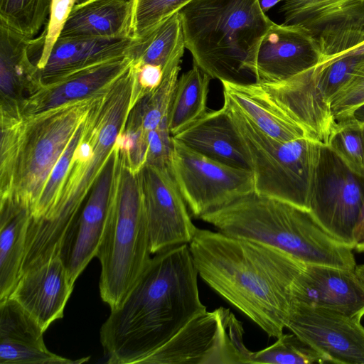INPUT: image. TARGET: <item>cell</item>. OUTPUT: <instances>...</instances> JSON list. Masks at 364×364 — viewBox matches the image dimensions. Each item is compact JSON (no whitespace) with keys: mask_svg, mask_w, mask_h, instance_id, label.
<instances>
[{"mask_svg":"<svg viewBox=\"0 0 364 364\" xmlns=\"http://www.w3.org/2000/svg\"><path fill=\"white\" fill-rule=\"evenodd\" d=\"M198 276L189 244L155 254L100 328L107 363H141L205 311L199 296Z\"/></svg>","mask_w":364,"mask_h":364,"instance_id":"1","label":"cell"},{"mask_svg":"<svg viewBox=\"0 0 364 364\" xmlns=\"http://www.w3.org/2000/svg\"><path fill=\"white\" fill-rule=\"evenodd\" d=\"M189 247L198 276L269 337L284 333L292 285L306 263L274 247L197 230Z\"/></svg>","mask_w":364,"mask_h":364,"instance_id":"2","label":"cell"},{"mask_svg":"<svg viewBox=\"0 0 364 364\" xmlns=\"http://www.w3.org/2000/svg\"><path fill=\"white\" fill-rule=\"evenodd\" d=\"M199 219L222 234L274 247L306 264L356 267L353 249L328 233L309 210L255 191Z\"/></svg>","mask_w":364,"mask_h":364,"instance_id":"3","label":"cell"},{"mask_svg":"<svg viewBox=\"0 0 364 364\" xmlns=\"http://www.w3.org/2000/svg\"><path fill=\"white\" fill-rule=\"evenodd\" d=\"M97 93L24 118L1 110V201L31 212Z\"/></svg>","mask_w":364,"mask_h":364,"instance_id":"4","label":"cell"},{"mask_svg":"<svg viewBox=\"0 0 364 364\" xmlns=\"http://www.w3.org/2000/svg\"><path fill=\"white\" fill-rule=\"evenodd\" d=\"M178 14L185 48L211 79L253 76L260 43L274 23L259 0H192Z\"/></svg>","mask_w":364,"mask_h":364,"instance_id":"5","label":"cell"},{"mask_svg":"<svg viewBox=\"0 0 364 364\" xmlns=\"http://www.w3.org/2000/svg\"><path fill=\"white\" fill-rule=\"evenodd\" d=\"M138 100L139 91L131 68L97 93L91 107L96 127L95 154L83 166L69 167L50 213L43 220L30 221L27 242L37 255L45 258L58 255L92 187L113 156L116 137L124 129Z\"/></svg>","mask_w":364,"mask_h":364,"instance_id":"6","label":"cell"},{"mask_svg":"<svg viewBox=\"0 0 364 364\" xmlns=\"http://www.w3.org/2000/svg\"><path fill=\"white\" fill-rule=\"evenodd\" d=\"M122 164L114 176L109 215L96 255L100 296L110 310L124 301L152 257L139 173Z\"/></svg>","mask_w":364,"mask_h":364,"instance_id":"7","label":"cell"},{"mask_svg":"<svg viewBox=\"0 0 364 364\" xmlns=\"http://www.w3.org/2000/svg\"><path fill=\"white\" fill-rule=\"evenodd\" d=\"M248 154L254 191L309 211L323 143L303 138L280 141L267 135L224 101Z\"/></svg>","mask_w":364,"mask_h":364,"instance_id":"8","label":"cell"},{"mask_svg":"<svg viewBox=\"0 0 364 364\" xmlns=\"http://www.w3.org/2000/svg\"><path fill=\"white\" fill-rule=\"evenodd\" d=\"M242 323L229 309L207 310L191 319L144 364L250 363Z\"/></svg>","mask_w":364,"mask_h":364,"instance_id":"9","label":"cell"},{"mask_svg":"<svg viewBox=\"0 0 364 364\" xmlns=\"http://www.w3.org/2000/svg\"><path fill=\"white\" fill-rule=\"evenodd\" d=\"M172 138L168 168L193 217L199 218L254 191L251 170L213 160Z\"/></svg>","mask_w":364,"mask_h":364,"instance_id":"10","label":"cell"},{"mask_svg":"<svg viewBox=\"0 0 364 364\" xmlns=\"http://www.w3.org/2000/svg\"><path fill=\"white\" fill-rule=\"evenodd\" d=\"M364 201V178L325 144L318 160L309 212L332 237L354 250V231Z\"/></svg>","mask_w":364,"mask_h":364,"instance_id":"11","label":"cell"},{"mask_svg":"<svg viewBox=\"0 0 364 364\" xmlns=\"http://www.w3.org/2000/svg\"><path fill=\"white\" fill-rule=\"evenodd\" d=\"M285 24L300 26L315 38L321 63L364 42V0H284Z\"/></svg>","mask_w":364,"mask_h":364,"instance_id":"12","label":"cell"},{"mask_svg":"<svg viewBox=\"0 0 364 364\" xmlns=\"http://www.w3.org/2000/svg\"><path fill=\"white\" fill-rule=\"evenodd\" d=\"M361 320L338 311L293 301L287 328L326 363L364 364Z\"/></svg>","mask_w":364,"mask_h":364,"instance_id":"13","label":"cell"},{"mask_svg":"<svg viewBox=\"0 0 364 364\" xmlns=\"http://www.w3.org/2000/svg\"><path fill=\"white\" fill-rule=\"evenodd\" d=\"M148 221L150 251L189 244L198 228L167 167L146 164L139 172Z\"/></svg>","mask_w":364,"mask_h":364,"instance_id":"14","label":"cell"},{"mask_svg":"<svg viewBox=\"0 0 364 364\" xmlns=\"http://www.w3.org/2000/svg\"><path fill=\"white\" fill-rule=\"evenodd\" d=\"M119 158L115 149L62 244L58 256L74 283L97 255L109 215L112 184Z\"/></svg>","mask_w":364,"mask_h":364,"instance_id":"15","label":"cell"},{"mask_svg":"<svg viewBox=\"0 0 364 364\" xmlns=\"http://www.w3.org/2000/svg\"><path fill=\"white\" fill-rule=\"evenodd\" d=\"M321 60L316 41L306 29L274 23L260 43L253 77L259 83L282 81L316 67Z\"/></svg>","mask_w":364,"mask_h":364,"instance_id":"16","label":"cell"},{"mask_svg":"<svg viewBox=\"0 0 364 364\" xmlns=\"http://www.w3.org/2000/svg\"><path fill=\"white\" fill-rule=\"evenodd\" d=\"M293 301L364 317V286L354 269L305 264L292 285Z\"/></svg>","mask_w":364,"mask_h":364,"instance_id":"17","label":"cell"},{"mask_svg":"<svg viewBox=\"0 0 364 364\" xmlns=\"http://www.w3.org/2000/svg\"><path fill=\"white\" fill-rule=\"evenodd\" d=\"M75 283L59 256L22 273L9 297L16 301L45 332L63 317Z\"/></svg>","mask_w":364,"mask_h":364,"instance_id":"18","label":"cell"},{"mask_svg":"<svg viewBox=\"0 0 364 364\" xmlns=\"http://www.w3.org/2000/svg\"><path fill=\"white\" fill-rule=\"evenodd\" d=\"M316 74L315 67L285 80L259 84L313 139L326 144L336 122L317 87Z\"/></svg>","mask_w":364,"mask_h":364,"instance_id":"19","label":"cell"},{"mask_svg":"<svg viewBox=\"0 0 364 364\" xmlns=\"http://www.w3.org/2000/svg\"><path fill=\"white\" fill-rule=\"evenodd\" d=\"M44 331L16 301H0V364H70L73 361L50 352L43 341Z\"/></svg>","mask_w":364,"mask_h":364,"instance_id":"20","label":"cell"},{"mask_svg":"<svg viewBox=\"0 0 364 364\" xmlns=\"http://www.w3.org/2000/svg\"><path fill=\"white\" fill-rule=\"evenodd\" d=\"M173 137L213 160L251 170L248 154L225 104L219 109L208 112Z\"/></svg>","mask_w":364,"mask_h":364,"instance_id":"21","label":"cell"},{"mask_svg":"<svg viewBox=\"0 0 364 364\" xmlns=\"http://www.w3.org/2000/svg\"><path fill=\"white\" fill-rule=\"evenodd\" d=\"M134 38L58 37L48 59L39 69L41 82L47 85L112 58L125 55Z\"/></svg>","mask_w":364,"mask_h":364,"instance_id":"22","label":"cell"},{"mask_svg":"<svg viewBox=\"0 0 364 364\" xmlns=\"http://www.w3.org/2000/svg\"><path fill=\"white\" fill-rule=\"evenodd\" d=\"M221 83L224 101L267 135L280 141L303 138L313 139L303 127L267 94L259 83L228 81Z\"/></svg>","mask_w":364,"mask_h":364,"instance_id":"23","label":"cell"},{"mask_svg":"<svg viewBox=\"0 0 364 364\" xmlns=\"http://www.w3.org/2000/svg\"><path fill=\"white\" fill-rule=\"evenodd\" d=\"M132 21V0H83L70 10L59 37H129Z\"/></svg>","mask_w":364,"mask_h":364,"instance_id":"24","label":"cell"},{"mask_svg":"<svg viewBox=\"0 0 364 364\" xmlns=\"http://www.w3.org/2000/svg\"><path fill=\"white\" fill-rule=\"evenodd\" d=\"M130 64V59L125 55L83 69L55 82L41 85L50 92L33 100L36 104L31 112L46 110L94 95L119 76Z\"/></svg>","mask_w":364,"mask_h":364,"instance_id":"25","label":"cell"},{"mask_svg":"<svg viewBox=\"0 0 364 364\" xmlns=\"http://www.w3.org/2000/svg\"><path fill=\"white\" fill-rule=\"evenodd\" d=\"M0 301L8 298L21 275L25 255L29 210L11 201L1 202Z\"/></svg>","mask_w":364,"mask_h":364,"instance_id":"26","label":"cell"},{"mask_svg":"<svg viewBox=\"0 0 364 364\" xmlns=\"http://www.w3.org/2000/svg\"><path fill=\"white\" fill-rule=\"evenodd\" d=\"M32 39L0 22V87L5 96L19 86L41 85L39 69L31 60Z\"/></svg>","mask_w":364,"mask_h":364,"instance_id":"27","label":"cell"},{"mask_svg":"<svg viewBox=\"0 0 364 364\" xmlns=\"http://www.w3.org/2000/svg\"><path fill=\"white\" fill-rule=\"evenodd\" d=\"M210 79L194 63L191 69L178 77L168 116V128L172 136L208 112Z\"/></svg>","mask_w":364,"mask_h":364,"instance_id":"28","label":"cell"},{"mask_svg":"<svg viewBox=\"0 0 364 364\" xmlns=\"http://www.w3.org/2000/svg\"><path fill=\"white\" fill-rule=\"evenodd\" d=\"M52 0H0V22L33 38L47 23Z\"/></svg>","mask_w":364,"mask_h":364,"instance_id":"29","label":"cell"},{"mask_svg":"<svg viewBox=\"0 0 364 364\" xmlns=\"http://www.w3.org/2000/svg\"><path fill=\"white\" fill-rule=\"evenodd\" d=\"M326 145L353 172L364 178V126L350 119L336 122Z\"/></svg>","mask_w":364,"mask_h":364,"instance_id":"30","label":"cell"},{"mask_svg":"<svg viewBox=\"0 0 364 364\" xmlns=\"http://www.w3.org/2000/svg\"><path fill=\"white\" fill-rule=\"evenodd\" d=\"M250 363H325L323 358L294 333H283L270 346L252 352Z\"/></svg>","mask_w":364,"mask_h":364,"instance_id":"31","label":"cell"},{"mask_svg":"<svg viewBox=\"0 0 364 364\" xmlns=\"http://www.w3.org/2000/svg\"><path fill=\"white\" fill-rule=\"evenodd\" d=\"M85 120L77 127L53 168L36 204L30 212V221L45 219L53 209L68 172L75 149L82 137Z\"/></svg>","mask_w":364,"mask_h":364,"instance_id":"32","label":"cell"},{"mask_svg":"<svg viewBox=\"0 0 364 364\" xmlns=\"http://www.w3.org/2000/svg\"><path fill=\"white\" fill-rule=\"evenodd\" d=\"M192 0H132V36L140 38L179 12Z\"/></svg>","mask_w":364,"mask_h":364,"instance_id":"33","label":"cell"},{"mask_svg":"<svg viewBox=\"0 0 364 364\" xmlns=\"http://www.w3.org/2000/svg\"><path fill=\"white\" fill-rule=\"evenodd\" d=\"M181 65L168 70L157 89L146 95L141 126L145 133L156 129L168 116L173 100Z\"/></svg>","mask_w":364,"mask_h":364,"instance_id":"34","label":"cell"},{"mask_svg":"<svg viewBox=\"0 0 364 364\" xmlns=\"http://www.w3.org/2000/svg\"><path fill=\"white\" fill-rule=\"evenodd\" d=\"M363 60L364 54L348 55L316 67L317 87L328 103L348 80L355 67Z\"/></svg>","mask_w":364,"mask_h":364,"instance_id":"35","label":"cell"},{"mask_svg":"<svg viewBox=\"0 0 364 364\" xmlns=\"http://www.w3.org/2000/svg\"><path fill=\"white\" fill-rule=\"evenodd\" d=\"M328 104L336 122L364 104V60L355 67L348 80L329 100Z\"/></svg>","mask_w":364,"mask_h":364,"instance_id":"36","label":"cell"},{"mask_svg":"<svg viewBox=\"0 0 364 364\" xmlns=\"http://www.w3.org/2000/svg\"><path fill=\"white\" fill-rule=\"evenodd\" d=\"M146 164L169 168L173 138L169 131L168 119L164 120L156 129L146 133Z\"/></svg>","mask_w":364,"mask_h":364,"instance_id":"37","label":"cell"},{"mask_svg":"<svg viewBox=\"0 0 364 364\" xmlns=\"http://www.w3.org/2000/svg\"><path fill=\"white\" fill-rule=\"evenodd\" d=\"M354 250L364 253V201L363 208L354 231Z\"/></svg>","mask_w":364,"mask_h":364,"instance_id":"38","label":"cell"},{"mask_svg":"<svg viewBox=\"0 0 364 364\" xmlns=\"http://www.w3.org/2000/svg\"><path fill=\"white\" fill-rule=\"evenodd\" d=\"M344 119H350L358 124L364 126V104L357 107Z\"/></svg>","mask_w":364,"mask_h":364,"instance_id":"39","label":"cell"},{"mask_svg":"<svg viewBox=\"0 0 364 364\" xmlns=\"http://www.w3.org/2000/svg\"><path fill=\"white\" fill-rule=\"evenodd\" d=\"M361 54H364V42L360 43V45H358L357 47L354 48L353 49H351L346 53H344L343 54H342L341 55H340L339 57L335 58L334 60L327 63H329L336 59H338V58H343V57H345V56H348V55H361ZM327 63H325L323 65H326ZM322 65H320V66H322ZM318 66V67H320Z\"/></svg>","mask_w":364,"mask_h":364,"instance_id":"40","label":"cell"},{"mask_svg":"<svg viewBox=\"0 0 364 364\" xmlns=\"http://www.w3.org/2000/svg\"><path fill=\"white\" fill-rule=\"evenodd\" d=\"M284 0H259L262 10L266 14L271 8Z\"/></svg>","mask_w":364,"mask_h":364,"instance_id":"41","label":"cell"},{"mask_svg":"<svg viewBox=\"0 0 364 364\" xmlns=\"http://www.w3.org/2000/svg\"><path fill=\"white\" fill-rule=\"evenodd\" d=\"M355 273L362 284L364 286V263L360 265H356L355 268Z\"/></svg>","mask_w":364,"mask_h":364,"instance_id":"42","label":"cell"}]
</instances>
